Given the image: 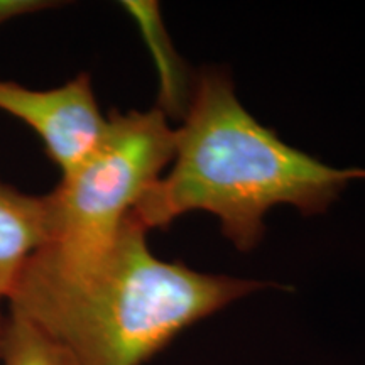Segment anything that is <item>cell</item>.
Segmentation results:
<instances>
[{
    "label": "cell",
    "instance_id": "6da1fadb",
    "mask_svg": "<svg viewBox=\"0 0 365 365\" xmlns=\"http://www.w3.org/2000/svg\"><path fill=\"white\" fill-rule=\"evenodd\" d=\"M269 286L163 261L129 215L93 257L66 262L41 249L7 303L75 365H144L186 328Z\"/></svg>",
    "mask_w": 365,
    "mask_h": 365
},
{
    "label": "cell",
    "instance_id": "7a4b0ae2",
    "mask_svg": "<svg viewBox=\"0 0 365 365\" xmlns=\"http://www.w3.org/2000/svg\"><path fill=\"white\" fill-rule=\"evenodd\" d=\"M182 117L170 170L130 212L148 232L186 213H212L222 234L249 252L262 240L269 210L291 205L317 215L350 181L365 180L362 168L328 166L259 124L220 70L200 73Z\"/></svg>",
    "mask_w": 365,
    "mask_h": 365
},
{
    "label": "cell",
    "instance_id": "3957f363",
    "mask_svg": "<svg viewBox=\"0 0 365 365\" xmlns=\"http://www.w3.org/2000/svg\"><path fill=\"white\" fill-rule=\"evenodd\" d=\"M97 149L49 193L53 240L46 250L83 261L112 244L144 191L175 158L176 130L159 108L113 110Z\"/></svg>",
    "mask_w": 365,
    "mask_h": 365
},
{
    "label": "cell",
    "instance_id": "277c9868",
    "mask_svg": "<svg viewBox=\"0 0 365 365\" xmlns=\"http://www.w3.org/2000/svg\"><path fill=\"white\" fill-rule=\"evenodd\" d=\"M0 110L19 118L39 135L61 178L75 171L97 149L108 122L86 73L49 90L0 80Z\"/></svg>",
    "mask_w": 365,
    "mask_h": 365
},
{
    "label": "cell",
    "instance_id": "5b68a950",
    "mask_svg": "<svg viewBox=\"0 0 365 365\" xmlns=\"http://www.w3.org/2000/svg\"><path fill=\"white\" fill-rule=\"evenodd\" d=\"M51 240L49 195H27L0 182V301L9 299L31 257Z\"/></svg>",
    "mask_w": 365,
    "mask_h": 365
},
{
    "label": "cell",
    "instance_id": "8992f818",
    "mask_svg": "<svg viewBox=\"0 0 365 365\" xmlns=\"http://www.w3.org/2000/svg\"><path fill=\"white\" fill-rule=\"evenodd\" d=\"M0 362L2 365H75L63 346L12 312L7 313L4 325Z\"/></svg>",
    "mask_w": 365,
    "mask_h": 365
},
{
    "label": "cell",
    "instance_id": "52a82bcc",
    "mask_svg": "<svg viewBox=\"0 0 365 365\" xmlns=\"http://www.w3.org/2000/svg\"><path fill=\"white\" fill-rule=\"evenodd\" d=\"M124 9L132 14V17L137 21V24L143 27V33L148 39V44H153L159 48V56L164 58V54L171 51V46L166 44L168 38L164 36L161 24H159V11L156 4L150 2H124ZM175 66L173 61H164L163 66V91H164V102L163 107H158L159 110L164 112V115L168 117V112H176L180 107L178 97L181 100V93L176 88V78L173 76L171 68Z\"/></svg>",
    "mask_w": 365,
    "mask_h": 365
},
{
    "label": "cell",
    "instance_id": "ba28073f",
    "mask_svg": "<svg viewBox=\"0 0 365 365\" xmlns=\"http://www.w3.org/2000/svg\"><path fill=\"white\" fill-rule=\"evenodd\" d=\"M54 6L56 2H44V0H0V26L16 19V17L44 11V9H51Z\"/></svg>",
    "mask_w": 365,
    "mask_h": 365
},
{
    "label": "cell",
    "instance_id": "9c48e42d",
    "mask_svg": "<svg viewBox=\"0 0 365 365\" xmlns=\"http://www.w3.org/2000/svg\"><path fill=\"white\" fill-rule=\"evenodd\" d=\"M2 303V301H0ZM4 325H6V314L2 313V307H0V344H2V333H4Z\"/></svg>",
    "mask_w": 365,
    "mask_h": 365
}]
</instances>
